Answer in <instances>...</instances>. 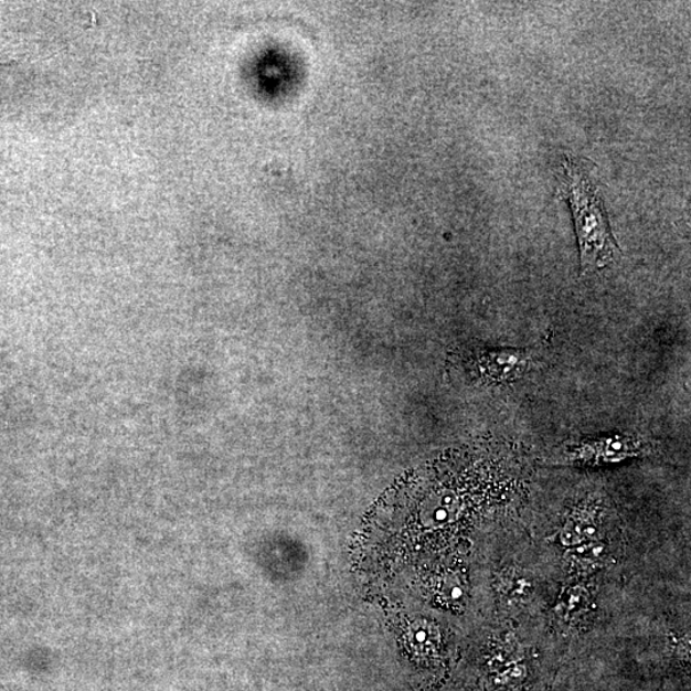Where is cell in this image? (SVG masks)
I'll list each match as a JSON object with an SVG mask.
<instances>
[{"label":"cell","mask_w":691,"mask_h":691,"mask_svg":"<svg viewBox=\"0 0 691 691\" xmlns=\"http://www.w3.org/2000/svg\"><path fill=\"white\" fill-rule=\"evenodd\" d=\"M557 191L572 206L581 248L582 275L615 263L621 251L610 230L604 198L581 160L568 157L562 160Z\"/></svg>","instance_id":"cell-1"},{"label":"cell","mask_w":691,"mask_h":691,"mask_svg":"<svg viewBox=\"0 0 691 691\" xmlns=\"http://www.w3.org/2000/svg\"><path fill=\"white\" fill-rule=\"evenodd\" d=\"M652 445L637 434H610V436L586 438L562 447L552 463L564 465H604L620 463L645 456Z\"/></svg>","instance_id":"cell-2"},{"label":"cell","mask_w":691,"mask_h":691,"mask_svg":"<svg viewBox=\"0 0 691 691\" xmlns=\"http://www.w3.org/2000/svg\"><path fill=\"white\" fill-rule=\"evenodd\" d=\"M532 363V352L518 349H479L470 353L469 368L485 385L508 384L520 380Z\"/></svg>","instance_id":"cell-3"}]
</instances>
